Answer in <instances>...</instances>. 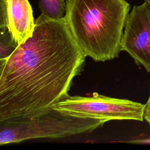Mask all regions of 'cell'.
Here are the masks:
<instances>
[{
    "instance_id": "6da1fadb",
    "label": "cell",
    "mask_w": 150,
    "mask_h": 150,
    "mask_svg": "<svg viewBox=\"0 0 150 150\" xmlns=\"http://www.w3.org/2000/svg\"><path fill=\"white\" fill-rule=\"evenodd\" d=\"M64 16L42 13L32 36L6 59L0 77V121L44 111L69 96L86 57Z\"/></svg>"
},
{
    "instance_id": "7a4b0ae2",
    "label": "cell",
    "mask_w": 150,
    "mask_h": 150,
    "mask_svg": "<svg viewBox=\"0 0 150 150\" xmlns=\"http://www.w3.org/2000/svg\"><path fill=\"white\" fill-rule=\"evenodd\" d=\"M64 18L80 48L96 62L118 57L130 5L125 0H66Z\"/></svg>"
},
{
    "instance_id": "3957f363",
    "label": "cell",
    "mask_w": 150,
    "mask_h": 150,
    "mask_svg": "<svg viewBox=\"0 0 150 150\" xmlns=\"http://www.w3.org/2000/svg\"><path fill=\"white\" fill-rule=\"evenodd\" d=\"M107 122L65 114L52 107L0 121V145L34 138H59L89 133Z\"/></svg>"
},
{
    "instance_id": "277c9868",
    "label": "cell",
    "mask_w": 150,
    "mask_h": 150,
    "mask_svg": "<svg viewBox=\"0 0 150 150\" xmlns=\"http://www.w3.org/2000/svg\"><path fill=\"white\" fill-rule=\"evenodd\" d=\"M145 105L128 99L112 98L94 93L91 96H67L51 107L73 116L86 118L142 121Z\"/></svg>"
},
{
    "instance_id": "5b68a950",
    "label": "cell",
    "mask_w": 150,
    "mask_h": 150,
    "mask_svg": "<svg viewBox=\"0 0 150 150\" xmlns=\"http://www.w3.org/2000/svg\"><path fill=\"white\" fill-rule=\"evenodd\" d=\"M121 50L127 52L135 64L150 72V6L146 2L134 6L129 12Z\"/></svg>"
},
{
    "instance_id": "8992f818",
    "label": "cell",
    "mask_w": 150,
    "mask_h": 150,
    "mask_svg": "<svg viewBox=\"0 0 150 150\" xmlns=\"http://www.w3.org/2000/svg\"><path fill=\"white\" fill-rule=\"evenodd\" d=\"M8 29L18 45L32 36L35 28L33 11L28 0H6Z\"/></svg>"
},
{
    "instance_id": "52a82bcc",
    "label": "cell",
    "mask_w": 150,
    "mask_h": 150,
    "mask_svg": "<svg viewBox=\"0 0 150 150\" xmlns=\"http://www.w3.org/2000/svg\"><path fill=\"white\" fill-rule=\"evenodd\" d=\"M39 5L42 13L49 18L60 19L65 15L66 2L64 0H40Z\"/></svg>"
},
{
    "instance_id": "ba28073f",
    "label": "cell",
    "mask_w": 150,
    "mask_h": 150,
    "mask_svg": "<svg viewBox=\"0 0 150 150\" xmlns=\"http://www.w3.org/2000/svg\"><path fill=\"white\" fill-rule=\"evenodd\" d=\"M18 46L8 29L0 33V60L7 59Z\"/></svg>"
},
{
    "instance_id": "9c48e42d",
    "label": "cell",
    "mask_w": 150,
    "mask_h": 150,
    "mask_svg": "<svg viewBox=\"0 0 150 150\" xmlns=\"http://www.w3.org/2000/svg\"><path fill=\"white\" fill-rule=\"evenodd\" d=\"M8 29L6 0H0V33Z\"/></svg>"
},
{
    "instance_id": "30bf717a",
    "label": "cell",
    "mask_w": 150,
    "mask_h": 150,
    "mask_svg": "<svg viewBox=\"0 0 150 150\" xmlns=\"http://www.w3.org/2000/svg\"><path fill=\"white\" fill-rule=\"evenodd\" d=\"M145 110L144 112V118L149 124L150 126V89H149V96L146 103L145 104Z\"/></svg>"
},
{
    "instance_id": "8fae6325",
    "label": "cell",
    "mask_w": 150,
    "mask_h": 150,
    "mask_svg": "<svg viewBox=\"0 0 150 150\" xmlns=\"http://www.w3.org/2000/svg\"><path fill=\"white\" fill-rule=\"evenodd\" d=\"M127 142L133 143V144H150V138L139 139V140H133L131 141H128Z\"/></svg>"
},
{
    "instance_id": "7c38bea8",
    "label": "cell",
    "mask_w": 150,
    "mask_h": 150,
    "mask_svg": "<svg viewBox=\"0 0 150 150\" xmlns=\"http://www.w3.org/2000/svg\"><path fill=\"white\" fill-rule=\"evenodd\" d=\"M6 59H4V60H0V77L2 71V70L4 67V66L5 64Z\"/></svg>"
},
{
    "instance_id": "4fadbf2b",
    "label": "cell",
    "mask_w": 150,
    "mask_h": 150,
    "mask_svg": "<svg viewBox=\"0 0 150 150\" xmlns=\"http://www.w3.org/2000/svg\"><path fill=\"white\" fill-rule=\"evenodd\" d=\"M145 2H146L148 5L150 6V0H145Z\"/></svg>"
}]
</instances>
